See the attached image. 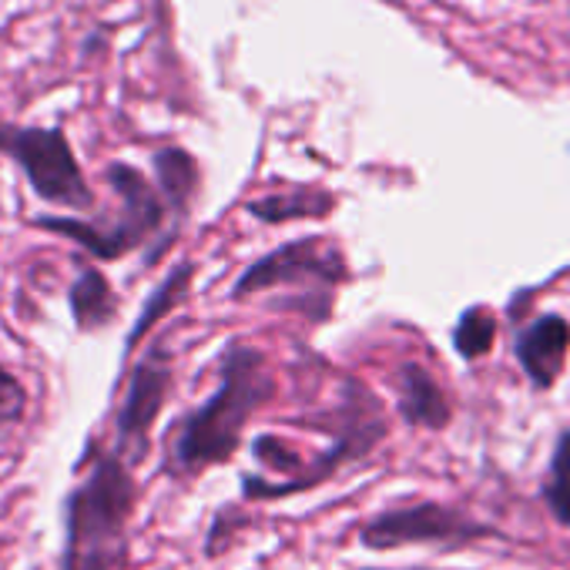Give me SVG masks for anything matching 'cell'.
I'll return each instance as SVG.
<instances>
[{
  "label": "cell",
  "instance_id": "cell-1",
  "mask_svg": "<svg viewBox=\"0 0 570 570\" xmlns=\"http://www.w3.org/2000/svg\"><path fill=\"white\" fill-rule=\"evenodd\" d=\"M138 483L118 450L91 446L85 476L65 497L61 570H118L128 557Z\"/></svg>",
  "mask_w": 570,
  "mask_h": 570
},
{
  "label": "cell",
  "instance_id": "cell-2",
  "mask_svg": "<svg viewBox=\"0 0 570 570\" xmlns=\"http://www.w3.org/2000/svg\"><path fill=\"white\" fill-rule=\"evenodd\" d=\"M275 393L265 356L252 346H232L222 356L218 390L191 410L171 436L165 470L171 476H198L235 456L252 413Z\"/></svg>",
  "mask_w": 570,
  "mask_h": 570
},
{
  "label": "cell",
  "instance_id": "cell-3",
  "mask_svg": "<svg viewBox=\"0 0 570 570\" xmlns=\"http://www.w3.org/2000/svg\"><path fill=\"white\" fill-rule=\"evenodd\" d=\"M108 181L121 198V212L111 225H88V222H71V218H41L38 225L81 242L98 258H118L138 248L161 225V215H165L161 198L145 181V175H138L131 165H121V161L108 168Z\"/></svg>",
  "mask_w": 570,
  "mask_h": 570
},
{
  "label": "cell",
  "instance_id": "cell-4",
  "mask_svg": "<svg viewBox=\"0 0 570 570\" xmlns=\"http://www.w3.org/2000/svg\"><path fill=\"white\" fill-rule=\"evenodd\" d=\"M0 155H11L31 188L55 205L68 208H91L95 195L88 188V178L68 145V138L58 128H18L0 121Z\"/></svg>",
  "mask_w": 570,
  "mask_h": 570
},
{
  "label": "cell",
  "instance_id": "cell-5",
  "mask_svg": "<svg viewBox=\"0 0 570 570\" xmlns=\"http://www.w3.org/2000/svg\"><path fill=\"white\" fill-rule=\"evenodd\" d=\"M483 537H497V530L490 523L473 520L470 513L436 503V500L383 510L360 527V543L370 550H396V547H410V543L463 547V543H473Z\"/></svg>",
  "mask_w": 570,
  "mask_h": 570
},
{
  "label": "cell",
  "instance_id": "cell-6",
  "mask_svg": "<svg viewBox=\"0 0 570 570\" xmlns=\"http://www.w3.org/2000/svg\"><path fill=\"white\" fill-rule=\"evenodd\" d=\"M346 262L343 255L320 238H306V242H289L285 248L258 258L235 285V299L242 296H255L265 289H275V285H306V289H320L330 296L333 285L346 282Z\"/></svg>",
  "mask_w": 570,
  "mask_h": 570
},
{
  "label": "cell",
  "instance_id": "cell-7",
  "mask_svg": "<svg viewBox=\"0 0 570 570\" xmlns=\"http://www.w3.org/2000/svg\"><path fill=\"white\" fill-rule=\"evenodd\" d=\"M168 386H171V360L165 350H151L131 373V383H128V393H125V403L118 413V426H115L118 430L115 450L131 466L141 463L148 453V436L165 406Z\"/></svg>",
  "mask_w": 570,
  "mask_h": 570
},
{
  "label": "cell",
  "instance_id": "cell-8",
  "mask_svg": "<svg viewBox=\"0 0 570 570\" xmlns=\"http://www.w3.org/2000/svg\"><path fill=\"white\" fill-rule=\"evenodd\" d=\"M570 326L560 316H540L517 336V360L537 390H550L567 363Z\"/></svg>",
  "mask_w": 570,
  "mask_h": 570
},
{
  "label": "cell",
  "instance_id": "cell-9",
  "mask_svg": "<svg viewBox=\"0 0 570 570\" xmlns=\"http://www.w3.org/2000/svg\"><path fill=\"white\" fill-rule=\"evenodd\" d=\"M400 410H403V420L413 423V426L443 430L450 423V403H446L443 390L416 363H410L403 370V380H400Z\"/></svg>",
  "mask_w": 570,
  "mask_h": 570
},
{
  "label": "cell",
  "instance_id": "cell-10",
  "mask_svg": "<svg viewBox=\"0 0 570 570\" xmlns=\"http://www.w3.org/2000/svg\"><path fill=\"white\" fill-rule=\"evenodd\" d=\"M71 313L81 330H101L115 316V293L98 268H81L71 289Z\"/></svg>",
  "mask_w": 570,
  "mask_h": 570
},
{
  "label": "cell",
  "instance_id": "cell-11",
  "mask_svg": "<svg viewBox=\"0 0 570 570\" xmlns=\"http://www.w3.org/2000/svg\"><path fill=\"white\" fill-rule=\"evenodd\" d=\"M540 497H543L550 517L560 527H570V430H563L557 436V446H553V456H550Z\"/></svg>",
  "mask_w": 570,
  "mask_h": 570
},
{
  "label": "cell",
  "instance_id": "cell-12",
  "mask_svg": "<svg viewBox=\"0 0 570 570\" xmlns=\"http://www.w3.org/2000/svg\"><path fill=\"white\" fill-rule=\"evenodd\" d=\"M155 168H158L168 202L175 208H185V202L191 198V188H195V161L178 148H165L155 155Z\"/></svg>",
  "mask_w": 570,
  "mask_h": 570
},
{
  "label": "cell",
  "instance_id": "cell-13",
  "mask_svg": "<svg viewBox=\"0 0 570 570\" xmlns=\"http://www.w3.org/2000/svg\"><path fill=\"white\" fill-rule=\"evenodd\" d=\"M333 208V198L323 191H299V195H285V198H268L255 202L252 212L262 215V222H289L299 215H323Z\"/></svg>",
  "mask_w": 570,
  "mask_h": 570
},
{
  "label": "cell",
  "instance_id": "cell-14",
  "mask_svg": "<svg viewBox=\"0 0 570 570\" xmlns=\"http://www.w3.org/2000/svg\"><path fill=\"white\" fill-rule=\"evenodd\" d=\"M497 340V323L487 309H470L463 313L460 326H456V336H453V346L463 360H480L483 353H490Z\"/></svg>",
  "mask_w": 570,
  "mask_h": 570
},
{
  "label": "cell",
  "instance_id": "cell-15",
  "mask_svg": "<svg viewBox=\"0 0 570 570\" xmlns=\"http://www.w3.org/2000/svg\"><path fill=\"white\" fill-rule=\"evenodd\" d=\"M24 413H28L24 383L8 366H0V436H8L14 426H21Z\"/></svg>",
  "mask_w": 570,
  "mask_h": 570
},
{
  "label": "cell",
  "instance_id": "cell-16",
  "mask_svg": "<svg viewBox=\"0 0 570 570\" xmlns=\"http://www.w3.org/2000/svg\"><path fill=\"white\" fill-rule=\"evenodd\" d=\"M366 570H383V567H366ZM413 570H420V567H413Z\"/></svg>",
  "mask_w": 570,
  "mask_h": 570
}]
</instances>
